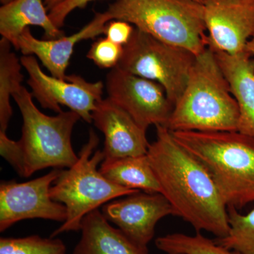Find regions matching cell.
I'll use <instances>...</instances> for the list:
<instances>
[{
  "label": "cell",
  "instance_id": "cell-1",
  "mask_svg": "<svg viewBox=\"0 0 254 254\" xmlns=\"http://www.w3.org/2000/svg\"><path fill=\"white\" fill-rule=\"evenodd\" d=\"M155 127L156 139L146 155L174 215L196 232H208L216 238L227 236L228 208L210 174L166 127Z\"/></svg>",
  "mask_w": 254,
  "mask_h": 254
},
{
  "label": "cell",
  "instance_id": "cell-2",
  "mask_svg": "<svg viewBox=\"0 0 254 254\" xmlns=\"http://www.w3.org/2000/svg\"><path fill=\"white\" fill-rule=\"evenodd\" d=\"M205 167L227 208L254 203V138L239 131L172 132Z\"/></svg>",
  "mask_w": 254,
  "mask_h": 254
},
{
  "label": "cell",
  "instance_id": "cell-3",
  "mask_svg": "<svg viewBox=\"0 0 254 254\" xmlns=\"http://www.w3.org/2000/svg\"><path fill=\"white\" fill-rule=\"evenodd\" d=\"M240 111L213 50L196 58L165 127L180 131H238Z\"/></svg>",
  "mask_w": 254,
  "mask_h": 254
},
{
  "label": "cell",
  "instance_id": "cell-4",
  "mask_svg": "<svg viewBox=\"0 0 254 254\" xmlns=\"http://www.w3.org/2000/svg\"><path fill=\"white\" fill-rule=\"evenodd\" d=\"M103 14L195 55L208 48L204 5L193 0H116Z\"/></svg>",
  "mask_w": 254,
  "mask_h": 254
},
{
  "label": "cell",
  "instance_id": "cell-5",
  "mask_svg": "<svg viewBox=\"0 0 254 254\" xmlns=\"http://www.w3.org/2000/svg\"><path fill=\"white\" fill-rule=\"evenodd\" d=\"M98 143V137L91 131L88 141L78 154L77 162L66 170L61 169L50 187L52 199L63 203L66 208V220L50 237L79 231L84 217L100 205L140 191L115 185L100 173L98 166L105 159L103 150H96L92 155Z\"/></svg>",
  "mask_w": 254,
  "mask_h": 254
},
{
  "label": "cell",
  "instance_id": "cell-6",
  "mask_svg": "<svg viewBox=\"0 0 254 254\" xmlns=\"http://www.w3.org/2000/svg\"><path fill=\"white\" fill-rule=\"evenodd\" d=\"M12 98L23 118L22 135L18 141L22 150L23 177L48 168L73 166L78 156L73 149L71 135L79 115L71 110L55 116L42 113L31 92L23 86Z\"/></svg>",
  "mask_w": 254,
  "mask_h": 254
},
{
  "label": "cell",
  "instance_id": "cell-7",
  "mask_svg": "<svg viewBox=\"0 0 254 254\" xmlns=\"http://www.w3.org/2000/svg\"><path fill=\"white\" fill-rule=\"evenodd\" d=\"M195 58L190 50L160 41L135 28L131 39L124 46L118 66L161 85L174 106L185 91Z\"/></svg>",
  "mask_w": 254,
  "mask_h": 254
},
{
  "label": "cell",
  "instance_id": "cell-8",
  "mask_svg": "<svg viewBox=\"0 0 254 254\" xmlns=\"http://www.w3.org/2000/svg\"><path fill=\"white\" fill-rule=\"evenodd\" d=\"M20 60L28 73L32 95L42 108L58 114L63 111L61 106H66L86 123H92V113L103 99V82L88 81L76 74L60 79L45 73L33 55H23Z\"/></svg>",
  "mask_w": 254,
  "mask_h": 254
},
{
  "label": "cell",
  "instance_id": "cell-9",
  "mask_svg": "<svg viewBox=\"0 0 254 254\" xmlns=\"http://www.w3.org/2000/svg\"><path fill=\"white\" fill-rule=\"evenodd\" d=\"M105 88L107 98L146 131L152 125L165 127L173 112V103L161 85L119 66L107 75Z\"/></svg>",
  "mask_w": 254,
  "mask_h": 254
},
{
  "label": "cell",
  "instance_id": "cell-10",
  "mask_svg": "<svg viewBox=\"0 0 254 254\" xmlns=\"http://www.w3.org/2000/svg\"><path fill=\"white\" fill-rule=\"evenodd\" d=\"M61 169H55L44 176L18 183L2 181L0 185V232L28 219L41 218L64 222L66 206L55 201L50 187L59 176Z\"/></svg>",
  "mask_w": 254,
  "mask_h": 254
},
{
  "label": "cell",
  "instance_id": "cell-11",
  "mask_svg": "<svg viewBox=\"0 0 254 254\" xmlns=\"http://www.w3.org/2000/svg\"><path fill=\"white\" fill-rule=\"evenodd\" d=\"M204 20L208 48L235 55L254 36V0H207Z\"/></svg>",
  "mask_w": 254,
  "mask_h": 254
},
{
  "label": "cell",
  "instance_id": "cell-12",
  "mask_svg": "<svg viewBox=\"0 0 254 254\" xmlns=\"http://www.w3.org/2000/svg\"><path fill=\"white\" fill-rule=\"evenodd\" d=\"M103 213L130 240L146 247L154 237L158 222L174 215L173 208L162 193L143 191L108 203Z\"/></svg>",
  "mask_w": 254,
  "mask_h": 254
},
{
  "label": "cell",
  "instance_id": "cell-13",
  "mask_svg": "<svg viewBox=\"0 0 254 254\" xmlns=\"http://www.w3.org/2000/svg\"><path fill=\"white\" fill-rule=\"evenodd\" d=\"M92 123L105 136V159L140 156L148 153L146 130L109 98L100 100L92 113Z\"/></svg>",
  "mask_w": 254,
  "mask_h": 254
},
{
  "label": "cell",
  "instance_id": "cell-14",
  "mask_svg": "<svg viewBox=\"0 0 254 254\" xmlns=\"http://www.w3.org/2000/svg\"><path fill=\"white\" fill-rule=\"evenodd\" d=\"M108 22L103 12H96L92 21L81 30L71 36L56 39H38L27 28L18 38L14 48L21 51L23 55L36 57L52 76L66 79V69L75 46L79 42L93 39L103 34Z\"/></svg>",
  "mask_w": 254,
  "mask_h": 254
},
{
  "label": "cell",
  "instance_id": "cell-15",
  "mask_svg": "<svg viewBox=\"0 0 254 254\" xmlns=\"http://www.w3.org/2000/svg\"><path fill=\"white\" fill-rule=\"evenodd\" d=\"M214 53L238 105V131L254 138V58L246 51Z\"/></svg>",
  "mask_w": 254,
  "mask_h": 254
},
{
  "label": "cell",
  "instance_id": "cell-16",
  "mask_svg": "<svg viewBox=\"0 0 254 254\" xmlns=\"http://www.w3.org/2000/svg\"><path fill=\"white\" fill-rule=\"evenodd\" d=\"M80 230L81 239L73 254H149L148 247L135 243L111 226L98 209L84 217Z\"/></svg>",
  "mask_w": 254,
  "mask_h": 254
},
{
  "label": "cell",
  "instance_id": "cell-17",
  "mask_svg": "<svg viewBox=\"0 0 254 254\" xmlns=\"http://www.w3.org/2000/svg\"><path fill=\"white\" fill-rule=\"evenodd\" d=\"M31 26L43 29L46 39L65 36L52 22L44 0H12L0 7V34L14 48L24 30Z\"/></svg>",
  "mask_w": 254,
  "mask_h": 254
},
{
  "label": "cell",
  "instance_id": "cell-18",
  "mask_svg": "<svg viewBox=\"0 0 254 254\" xmlns=\"http://www.w3.org/2000/svg\"><path fill=\"white\" fill-rule=\"evenodd\" d=\"M100 173L119 186L146 193H160V184L147 155L104 159Z\"/></svg>",
  "mask_w": 254,
  "mask_h": 254
},
{
  "label": "cell",
  "instance_id": "cell-19",
  "mask_svg": "<svg viewBox=\"0 0 254 254\" xmlns=\"http://www.w3.org/2000/svg\"><path fill=\"white\" fill-rule=\"evenodd\" d=\"M10 42L0 40V131L6 132L13 115L11 98L23 86V66Z\"/></svg>",
  "mask_w": 254,
  "mask_h": 254
},
{
  "label": "cell",
  "instance_id": "cell-20",
  "mask_svg": "<svg viewBox=\"0 0 254 254\" xmlns=\"http://www.w3.org/2000/svg\"><path fill=\"white\" fill-rule=\"evenodd\" d=\"M157 248L166 254H240L219 245L196 232L194 235L172 233L155 241Z\"/></svg>",
  "mask_w": 254,
  "mask_h": 254
},
{
  "label": "cell",
  "instance_id": "cell-21",
  "mask_svg": "<svg viewBox=\"0 0 254 254\" xmlns=\"http://www.w3.org/2000/svg\"><path fill=\"white\" fill-rule=\"evenodd\" d=\"M230 230L227 236L214 240L222 247L240 254H254V208L242 214L227 208Z\"/></svg>",
  "mask_w": 254,
  "mask_h": 254
},
{
  "label": "cell",
  "instance_id": "cell-22",
  "mask_svg": "<svg viewBox=\"0 0 254 254\" xmlns=\"http://www.w3.org/2000/svg\"><path fill=\"white\" fill-rule=\"evenodd\" d=\"M0 254H67L66 245L58 238L38 235L1 237Z\"/></svg>",
  "mask_w": 254,
  "mask_h": 254
},
{
  "label": "cell",
  "instance_id": "cell-23",
  "mask_svg": "<svg viewBox=\"0 0 254 254\" xmlns=\"http://www.w3.org/2000/svg\"><path fill=\"white\" fill-rule=\"evenodd\" d=\"M123 53L124 46L103 38L92 44L86 57L99 68L113 69L118 66Z\"/></svg>",
  "mask_w": 254,
  "mask_h": 254
},
{
  "label": "cell",
  "instance_id": "cell-24",
  "mask_svg": "<svg viewBox=\"0 0 254 254\" xmlns=\"http://www.w3.org/2000/svg\"><path fill=\"white\" fill-rule=\"evenodd\" d=\"M0 153L19 176L23 177V155L19 141L11 140L6 136V132L0 131Z\"/></svg>",
  "mask_w": 254,
  "mask_h": 254
},
{
  "label": "cell",
  "instance_id": "cell-25",
  "mask_svg": "<svg viewBox=\"0 0 254 254\" xmlns=\"http://www.w3.org/2000/svg\"><path fill=\"white\" fill-rule=\"evenodd\" d=\"M135 27L131 23L121 20H112L105 26V38L113 43L125 46L131 39Z\"/></svg>",
  "mask_w": 254,
  "mask_h": 254
},
{
  "label": "cell",
  "instance_id": "cell-26",
  "mask_svg": "<svg viewBox=\"0 0 254 254\" xmlns=\"http://www.w3.org/2000/svg\"><path fill=\"white\" fill-rule=\"evenodd\" d=\"M93 1L95 0H65L49 11L50 18L56 27L61 29L68 15L74 10L83 9Z\"/></svg>",
  "mask_w": 254,
  "mask_h": 254
},
{
  "label": "cell",
  "instance_id": "cell-27",
  "mask_svg": "<svg viewBox=\"0 0 254 254\" xmlns=\"http://www.w3.org/2000/svg\"><path fill=\"white\" fill-rule=\"evenodd\" d=\"M64 1H65V0H44V3L47 9L49 11L53 9V8H54L55 6H56L57 5L63 2Z\"/></svg>",
  "mask_w": 254,
  "mask_h": 254
},
{
  "label": "cell",
  "instance_id": "cell-28",
  "mask_svg": "<svg viewBox=\"0 0 254 254\" xmlns=\"http://www.w3.org/2000/svg\"><path fill=\"white\" fill-rule=\"evenodd\" d=\"M245 51L248 54H250L251 56L254 58V36L247 43L245 48Z\"/></svg>",
  "mask_w": 254,
  "mask_h": 254
},
{
  "label": "cell",
  "instance_id": "cell-29",
  "mask_svg": "<svg viewBox=\"0 0 254 254\" xmlns=\"http://www.w3.org/2000/svg\"><path fill=\"white\" fill-rule=\"evenodd\" d=\"M193 1H197V2L200 3L202 4H204L206 2L207 0H193Z\"/></svg>",
  "mask_w": 254,
  "mask_h": 254
},
{
  "label": "cell",
  "instance_id": "cell-30",
  "mask_svg": "<svg viewBox=\"0 0 254 254\" xmlns=\"http://www.w3.org/2000/svg\"><path fill=\"white\" fill-rule=\"evenodd\" d=\"M12 1V0H0L1 1V4H5L6 3L9 2V1Z\"/></svg>",
  "mask_w": 254,
  "mask_h": 254
}]
</instances>
